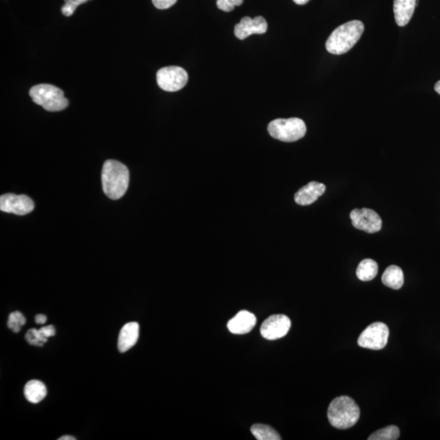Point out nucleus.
Masks as SVG:
<instances>
[{
    "label": "nucleus",
    "instance_id": "1",
    "mask_svg": "<svg viewBox=\"0 0 440 440\" xmlns=\"http://www.w3.org/2000/svg\"><path fill=\"white\" fill-rule=\"evenodd\" d=\"M103 191L112 200H118L126 193L130 175L124 164L116 160L103 163L101 173Z\"/></svg>",
    "mask_w": 440,
    "mask_h": 440
},
{
    "label": "nucleus",
    "instance_id": "2",
    "mask_svg": "<svg viewBox=\"0 0 440 440\" xmlns=\"http://www.w3.org/2000/svg\"><path fill=\"white\" fill-rule=\"evenodd\" d=\"M365 25L360 21H352L336 28L328 38L326 49L330 53L342 55L350 51L363 34Z\"/></svg>",
    "mask_w": 440,
    "mask_h": 440
},
{
    "label": "nucleus",
    "instance_id": "3",
    "mask_svg": "<svg viewBox=\"0 0 440 440\" xmlns=\"http://www.w3.org/2000/svg\"><path fill=\"white\" fill-rule=\"evenodd\" d=\"M327 414L332 426L339 430H347L359 421L360 411L355 400L351 397L343 395L332 401Z\"/></svg>",
    "mask_w": 440,
    "mask_h": 440
},
{
    "label": "nucleus",
    "instance_id": "4",
    "mask_svg": "<svg viewBox=\"0 0 440 440\" xmlns=\"http://www.w3.org/2000/svg\"><path fill=\"white\" fill-rule=\"evenodd\" d=\"M29 94L34 103L47 111H62L69 106V101L64 97L63 90L54 85L42 84L34 86Z\"/></svg>",
    "mask_w": 440,
    "mask_h": 440
},
{
    "label": "nucleus",
    "instance_id": "5",
    "mask_svg": "<svg viewBox=\"0 0 440 440\" xmlns=\"http://www.w3.org/2000/svg\"><path fill=\"white\" fill-rule=\"evenodd\" d=\"M267 131L274 139L283 142H295L305 136L307 127L300 119H278L271 121L267 127Z\"/></svg>",
    "mask_w": 440,
    "mask_h": 440
},
{
    "label": "nucleus",
    "instance_id": "6",
    "mask_svg": "<svg viewBox=\"0 0 440 440\" xmlns=\"http://www.w3.org/2000/svg\"><path fill=\"white\" fill-rule=\"evenodd\" d=\"M389 334V329L386 323L375 322L362 332L357 343L360 347L370 350H382L387 346Z\"/></svg>",
    "mask_w": 440,
    "mask_h": 440
},
{
    "label": "nucleus",
    "instance_id": "7",
    "mask_svg": "<svg viewBox=\"0 0 440 440\" xmlns=\"http://www.w3.org/2000/svg\"><path fill=\"white\" fill-rule=\"evenodd\" d=\"M188 80V73L179 66H167L157 73L159 88L166 92H177L185 87Z\"/></svg>",
    "mask_w": 440,
    "mask_h": 440
},
{
    "label": "nucleus",
    "instance_id": "8",
    "mask_svg": "<svg viewBox=\"0 0 440 440\" xmlns=\"http://www.w3.org/2000/svg\"><path fill=\"white\" fill-rule=\"evenodd\" d=\"M291 327V319L286 315H273L262 323L260 333L265 339L277 340L284 337Z\"/></svg>",
    "mask_w": 440,
    "mask_h": 440
},
{
    "label": "nucleus",
    "instance_id": "9",
    "mask_svg": "<svg viewBox=\"0 0 440 440\" xmlns=\"http://www.w3.org/2000/svg\"><path fill=\"white\" fill-rule=\"evenodd\" d=\"M353 226L368 234H375L382 230V221L374 210L363 208L353 210L350 214Z\"/></svg>",
    "mask_w": 440,
    "mask_h": 440
},
{
    "label": "nucleus",
    "instance_id": "10",
    "mask_svg": "<svg viewBox=\"0 0 440 440\" xmlns=\"http://www.w3.org/2000/svg\"><path fill=\"white\" fill-rule=\"evenodd\" d=\"M34 209V201L27 196L6 193L0 197V210L3 212L25 215L32 212Z\"/></svg>",
    "mask_w": 440,
    "mask_h": 440
},
{
    "label": "nucleus",
    "instance_id": "11",
    "mask_svg": "<svg viewBox=\"0 0 440 440\" xmlns=\"http://www.w3.org/2000/svg\"><path fill=\"white\" fill-rule=\"evenodd\" d=\"M267 30V21L264 17L258 16L252 19L245 16L234 27V34L241 40H245L252 34H265Z\"/></svg>",
    "mask_w": 440,
    "mask_h": 440
},
{
    "label": "nucleus",
    "instance_id": "12",
    "mask_svg": "<svg viewBox=\"0 0 440 440\" xmlns=\"http://www.w3.org/2000/svg\"><path fill=\"white\" fill-rule=\"evenodd\" d=\"M257 322L256 317L247 310H241L228 323V329L234 334H245L254 329Z\"/></svg>",
    "mask_w": 440,
    "mask_h": 440
},
{
    "label": "nucleus",
    "instance_id": "13",
    "mask_svg": "<svg viewBox=\"0 0 440 440\" xmlns=\"http://www.w3.org/2000/svg\"><path fill=\"white\" fill-rule=\"evenodd\" d=\"M326 191V185L312 181L295 193V201L300 206H309L317 201Z\"/></svg>",
    "mask_w": 440,
    "mask_h": 440
},
{
    "label": "nucleus",
    "instance_id": "14",
    "mask_svg": "<svg viewBox=\"0 0 440 440\" xmlns=\"http://www.w3.org/2000/svg\"><path fill=\"white\" fill-rule=\"evenodd\" d=\"M140 326L136 322L126 323L121 330L118 347L120 352L124 353L135 346L139 339Z\"/></svg>",
    "mask_w": 440,
    "mask_h": 440
},
{
    "label": "nucleus",
    "instance_id": "15",
    "mask_svg": "<svg viewBox=\"0 0 440 440\" xmlns=\"http://www.w3.org/2000/svg\"><path fill=\"white\" fill-rule=\"evenodd\" d=\"M417 0H394L395 23L399 27H405L412 17L417 5Z\"/></svg>",
    "mask_w": 440,
    "mask_h": 440
},
{
    "label": "nucleus",
    "instance_id": "16",
    "mask_svg": "<svg viewBox=\"0 0 440 440\" xmlns=\"http://www.w3.org/2000/svg\"><path fill=\"white\" fill-rule=\"evenodd\" d=\"M382 282L387 287L393 289V290H400L404 282L402 269L395 265L388 267L382 274Z\"/></svg>",
    "mask_w": 440,
    "mask_h": 440
},
{
    "label": "nucleus",
    "instance_id": "17",
    "mask_svg": "<svg viewBox=\"0 0 440 440\" xmlns=\"http://www.w3.org/2000/svg\"><path fill=\"white\" fill-rule=\"evenodd\" d=\"M24 394L29 402L38 404L41 402L47 395V388L44 383L38 380H32L25 387Z\"/></svg>",
    "mask_w": 440,
    "mask_h": 440
},
{
    "label": "nucleus",
    "instance_id": "18",
    "mask_svg": "<svg viewBox=\"0 0 440 440\" xmlns=\"http://www.w3.org/2000/svg\"><path fill=\"white\" fill-rule=\"evenodd\" d=\"M378 265L376 261L366 258L362 260L357 267L356 276L362 282H369L377 277Z\"/></svg>",
    "mask_w": 440,
    "mask_h": 440
},
{
    "label": "nucleus",
    "instance_id": "19",
    "mask_svg": "<svg viewBox=\"0 0 440 440\" xmlns=\"http://www.w3.org/2000/svg\"><path fill=\"white\" fill-rule=\"evenodd\" d=\"M252 433L258 440H280L277 430L267 425L254 424L252 427Z\"/></svg>",
    "mask_w": 440,
    "mask_h": 440
},
{
    "label": "nucleus",
    "instance_id": "20",
    "mask_svg": "<svg viewBox=\"0 0 440 440\" xmlns=\"http://www.w3.org/2000/svg\"><path fill=\"white\" fill-rule=\"evenodd\" d=\"M400 431L396 426H388L375 431L370 435L369 440H396L400 437Z\"/></svg>",
    "mask_w": 440,
    "mask_h": 440
},
{
    "label": "nucleus",
    "instance_id": "21",
    "mask_svg": "<svg viewBox=\"0 0 440 440\" xmlns=\"http://www.w3.org/2000/svg\"><path fill=\"white\" fill-rule=\"evenodd\" d=\"M27 320L23 313L20 312L12 313L8 317V327L14 332V333H19Z\"/></svg>",
    "mask_w": 440,
    "mask_h": 440
},
{
    "label": "nucleus",
    "instance_id": "22",
    "mask_svg": "<svg viewBox=\"0 0 440 440\" xmlns=\"http://www.w3.org/2000/svg\"><path fill=\"white\" fill-rule=\"evenodd\" d=\"M64 5L62 8V12L64 16H71L75 12L77 8L81 4L87 3L89 0H64Z\"/></svg>",
    "mask_w": 440,
    "mask_h": 440
},
{
    "label": "nucleus",
    "instance_id": "23",
    "mask_svg": "<svg viewBox=\"0 0 440 440\" xmlns=\"http://www.w3.org/2000/svg\"><path fill=\"white\" fill-rule=\"evenodd\" d=\"M244 0H217V7L223 12H232L235 7L241 6Z\"/></svg>",
    "mask_w": 440,
    "mask_h": 440
},
{
    "label": "nucleus",
    "instance_id": "24",
    "mask_svg": "<svg viewBox=\"0 0 440 440\" xmlns=\"http://www.w3.org/2000/svg\"><path fill=\"white\" fill-rule=\"evenodd\" d=\"M25 338L27 342L32 345V346L44 347L45 343L41 342L40 337H38V330L36 329L28 330Z\"/></svg>",
    "mask_w": 440,
    "mask_h": 440
},
{
    "label": "nucleus",
    "instance_id": "25",
    "mask_svg": "<svg viewBox=\"0 0 440 440\" xmlns=\"http://www.w3.org/2000/svg\"><path fill=\"white\" fill-rule=\"evenodd\" d=\"M38 337L42 343H47V339L50 337H53L56 334V330L53 326H47L42 327L41 329L38 330Z\"/></svg>",
    "mask_w": 440,
    "mask_h": 440
},
{
    "label": "nucleus",
    "instance_id": "26",
    "mask_svg": "<svg viewBox=\"0 0 440 440\" xmlns=\"http://www.w3.org/2000/svg\"><path fill=\"white\" fill-rule=\"evenodd\" d=\"M152 2L158 10H164L175 5L177 0H152Z\"/></svg>",
    "mask_w": 440,
    "mask_h": 440
},
{
    "label": "nucleus",
    "instance_id": "27",
    "mask_svg": "<svg viewBox=\"0 0 440 440\" xmlns=\"http://www.w3.org/2000/svg\"><path fill=\"white\" fill-rule=\"evenodd\" d=\"M47 321V317L45 315L38 314L36 317V322L38 325H44Z\"/></svg>",
    "mask_w": 440,
    "mask_h": 440
},
{
    "label": "nucleus",
    "instance_id": "28",
    "mask_svg": "<svg viewBox=\"0 0 440 440\" xmlns=\"http://www.w3.org/2000/svg\"><path fill=\"white\" fill-rule=\"evenodd\" d=\"M293 1L299 4V5H304V4L308 3L310 0H293Z\"/></svg>",
    "mask_w": 440,
    "mask_h": 440
},
{
    "label": "nucleus",
    "instance_id": "29",
    "mask_svg": "<svg viewBox=\"0 0 440 440\" xmlns=\"http://www.w3.org/2000/svg\"><path fill=\"white\" fill-rule=\"evenodd\" d=\"M58 440H76V438L70 437V435H64V437L59 438Z\"/></svg>",
    "mask_w": 440,
    "mask_h": 440
},
{
    "label": "nucleus",
    "instance_id": "30",
    "mask_svg": "<svg viewBox=\"0 0 440 440\" xmlns=\"http://www.w3.org/2000/svg\"><path fill=\"white\" fill-rule=\"evenodd\" d=\"M435 92L440 95V80L435 85Z\"/></svg>",
    "mask_w": 440,
    "mask_h": 440
}]
</instances>
